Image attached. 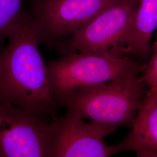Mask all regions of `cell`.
<instances>
[{
  "label": "cell",
  "mask_w": 157,
  "mask_h": 157,
  "mask_svg": "<svg viewBox=\"0 0 157 157\" xmlns=\"http://www.w3.org/2000/svg\"><path fill=\"white\" fill-rule=\"evenodd\" d=\"M117 129L90 122L67 110L52 120L47 157H108L113 154L104 140Z\"/></svg>",
  "instance_id": "8992f818"
},
{
  "label": "cell",
  "mask_w": 157,
  "mask_h": 157,
  "mask_svg": "<svg viewBox=\"0 0 157 157\" xmlns=\"http://www.w3.org/2000/svg\"><path fill=\"white\" fill-rule=\"evenodd\" d=\"M139 2L140 0H116L56 48L62 55L109 51L121 54L120 46L132 27Z\"/></svg>",
  "instance_id": "5b68a950"
},
{
  "label": "cell",
  "mask_w": 157,
  "mask_h": 157,
  "mask_svg": "<svg viewBox=\"0 0 157 157\" xmlns=\"http://www.w3.org/2000/svg\"><path fill=\"white\" fill-rule=\"evenodd\" d=\"M0 51V102L54 119L60 107L51 90L47 66L23 7Z\"/></svg>",
  "instance_id": "6da1fadb"
},
{
  "label": "cell",
  "mask_w": 157,
  "mask_h": 157,
  "mask_svg": "<svg viewBox=\"0 0 157 157\" xmlns=\"http://www.w3.org/2000/svg\"><path fill=\"white\" fill-rule=\"evenodd\" d=\"M2 48H3V47H2V45H1V44H0V51H1V50L2 49Z\"/></svg>",
  "instance_id": "7c38bea8"
},
{
  "label": "cell",
  "mask_w": 157,
  "mask_h": 157,
  "mask_svg": "<svg viewBox=\"0 0 157 157\" xmlns=\"http://www.w3.org/2000/svg\"><path fill=\"white\" fill-rule=\"evenodd\" d=\"M154 52L147 64L144 75L138 78L139 82L147 86L149 90H157V43L153 45Z\"/></svg>",
  "instance_id": "8fae6325"
},
{
  "label": "cell",
  "mask_w": 157,
  "mask_h": 157,
  "mask_svg": "<svg viewBox=\"0 0 157 157\" xmlns=\"http://www.w3.org/2000/svg\"><path fill=\"white\" fill-rule=\"evenodd\" d=\"M47 66L51 92L58 105L63 98L78 88L130 75L139 76L145 72L147 65L109 51L70 52L51 61Z\"/></svg>",
  "instance_id": "3957f363"
},
{
  "label": "cell",
  "mask_w": 157,
  "mask_h": 157,
  "mask_svg": "<svg viewBox=\"0 0 157 157\" xmlns=\"http://www.w3.org/2000/svg\"><path fill=\"white\" fill-rule=\"evenodd\" d=\"M157 27V0H140L132 27L120 46V52L147 65L154 52L151 40Z\"/></svg>",
  "instance_id": "9c48e42d"
},
{
  "label": "cell",
  "mask_w": 157,
  "mask_h": 157,
  "mask_svg": "<svg viewBox=\"0 0 157 157\" xmlns=\"http://www.w3.org/2000/svg\"><path fill=\"white\" fill-rule=\"evenodd\" d=\"M23 0H0V42L6 39L10 29L21 15Z\"/></svg>",
  "instance_id": "30bf717a"
},
{
  "label": "cell",
  "mask_w": 157,
  "mask_h": 157,
  "mask_svg": "<svg viewBox=\"0 0 157 157\" xmlns=\"http://www.w3.org/2000/svg\"><path fill=\"white\" fill-rule=\"evenodd\" d=\"M52 120L0 102V157H47Z\"/></svg>",
  "instance_id": "52a82bcc"
},
{
  "label": "cell",
  "mask_w": 157,
  "mask_h": 157,
  "mask_svg": "<svg viewBox=\"0 0 157 157\" xmlns=\"http://www.w3.org/2000/svg\"><path fill=\"white\" fill-rule=\"evenodd\" d=\"M25 10L40 45L57 48L116 0H26Z\"/></svg>",
  "instance_id": "277c9868"
},
{
  "label": "cell",
  "mask_w": 157,
  "mask_h": 157,
  "mask_svg": "<svg viewBox=\"0 0 157 157\" xmlns=\"http://www.w3.org/2000/svg\"><path fill=\"white\" fill-rule=\"evenodd\" d=\"M139 76L130 75L111 82L80 87L58 104L78 112L95 124L118 129L131 128L138 108L147 92Z\"/></svg>",
  "instance_id": "7a4b0ae2"
},
{
  "label": "cell",
  "mask_w": 157,
  "mask_h": 157,
  "mask_svg": "<svg viewBox=\"0 0 157 157\" xmlns=\"http://www.w3.org/2000/svg\"><path fill=\"white\" fill-rule=\"evenodd\" d=\"M131 128L124 139L111 146L113 154L131 151L137 157H157V90L146 93Z\"/></svg>",
  "instance_id": "ba28073f"
}]
</instances>
